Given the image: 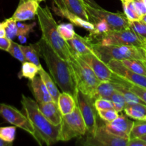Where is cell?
I'll list each match as a JSON object with an SVG mask.
<instances>
[{
    "label": "cell",
    "mask_w": 146,
    "mask_h": 146,
    "mask_svg": "<svg viewBox=\"0 0 146 146\" xmlns=\"http://www.w3.org/2000/svg\"><path fill=\"white\" fill-rule=\"evenodd\" d=\"M94 99L95 98L84 94L79 90L77 91L76 103L85 123L87 132L89 133V135H92L98 127V113L94 106Z\"/></svg>",
    "instance_id": "obj_9"
},
{
    "label": "cell",
    "mask_w": 146,
    "mask_h": 146,
    "mask_svg": "<svg viewBox=\"0 0 146 146\" xmlns=\"http://www.w3.org/2000/svg\"><path fill=\"white\" fill-rule=\"evenodd\" d=\"M144 48L145 49H146V39L144 40Z\"/></svg>",
    "instance_id": "obj_49"
},
{
    "label": "cell",
    "mask_w": 146,
    "mask_h": 146,
    "mask_svg": "<svg viewBox=\"0 0 146 146\" xmlns=\"http://www.w3.org/2000/svg\"><path fill=\"white\" fill-rule=\"evenodd\" d=\"M94 29L90 33V37H94L102 35L107 31H110V28L107 23L103 20H100L94 24Z\"/></svg>",
    "instance_id": "obj_37"
},
{
    "label": "cell",
    "mask_w": 146,
    "mask_h": 146,
    "mask_svg": "<svg viewBox=\"0 0 146 146\" xmlns=\"http://www.w3.org/2000/svg\"><path fill=\"white\" fill-rule=\"evenodd\" d=\"M133 2L137 11L142 16V17L144 15H146V5L142 0H133Z\"/></svg>",
    "instance_id": "obj_41"
},
{
    "label": "cell",
    "mask_w": 146,
    "mask_h": 146,
    "mask_svg": "<svg viewBox=\"0 0 146 146\" xmlns=\"http://www.w3.org/2000/svg\"><path fill=\"white\" fill-rule=\"evenodd\" d=\"M68 61L74 73L77 89L95 98L97 88L100 83V79L91 68L73 52Z\"/></svg>",
    "instance_id": "obj_5"
},
{
    "label": "cell",
    "mask_w": 146,
    "mask_h": 146,
    "mask_svg": "<svg viewBox=\"0 0 146 146\" xmlns=\"http://www.w3.org/2000/svg\"><path fill=\"white\" fill-rule=\"evenodd\" d=\"M0 115L11 125L24 130L35 139L36 134L31 123L25 114L17 108L6 104H0Z\"/></svg>",
    "instance_id": "obj_10"
},
{
    "label": "cell",
    "mask_w": 146,
    "mask_h": 146,
    "mask_svg": "<svg viewBox=\"0 0 146 146\" xmlns=\"http://www.w3.org/2000/svg\"><path fill=\"white\" fill-rule=\"evenodd\" d=\"M127 86L132 92L137 96L140 98H141L142 101L146 104V88L144 87L139 86L135 85V84L127 83Z\"/></svg>",
    "instance_id": "obj_39"
},
{
    "label": "cell",
    "mask_w": 146,
    "mask_h": 146,
    "mask_svg": "<svg viewBox=\"0 0 146 146\" xmlns=\"http://www.w3.org/2000/svg\"><path fill=\"white\" fill-rule=\"evenodd\" d=\"M57 105L62 115H67L72 112L77 106L76 100L70 94L66 92L60 93L57 100Z\"/></svg>",
    "instance_id": "obj_21"
},
{
    "label": "cell",
    "mask_w": 146,
    "mask_h": 146,
    "mask_svg": "<svg viewBox=\"0 0 146 146\" xmlns=\"http://www.w3.org/2000/svg\"><path fill=\"white\" fill-rule=\"evenodd\" d=\"M60 125V141L67 142L72 138L83 136L87 133L85 123L77 106L72 112L62 115Z\"/></svg>",
    "instance_id": "obj_6"
},
{
    "label": "cell",
    "mask_w": 146,
    "mask_h": 146,
    "mask_svg": "<svg viewBox=\"0 0 146 146\" xmlns=\"http://www.w3.org/2000/svg\"><path fill=\"white\" fill-rule=\"evenodd\" d=\"M98 115L101 119L106 122H112L118 117L119 114L116 110L114 108H110V109L102 110V111H97Z\"/></svg>",
    "instance_id": "obj_38"
},
{
    "label": "cell",
    "mask_w": 146,
    "mask_h": 146,
    "mask_svg": "<svg viewBox=\"0 0 146 146\" xmlns=\"http://www.w3.org/2000/svg\"><path fill=\"white\" fill-rule=\"evenodd\" d=\"M72 51L78 56L93 53L92 44L90 37H83L79 34H75L74 38L67 41Z\"/></svg>",
    "instance_id": "obj_17"
},
{
    "label": "cell",
    "mask_w": 146,
    "mask_h": 146,
    "mask_svg": "<svg viewBox=\"0 0 146 146\" xmlns=\"http://www.w3.org/2000/svg\"><path fill=\"white\" fill-rule=\"evenodd\" d=\"M21 104L23 111L35 131V141L40 145L50 146L60 141L61 125H54L42 114L37 101L30 97L21 95Z\"/></svg>",
    "instance_id": "obj_2"
},
{
    "label": "cell",
    "mask_w": 146,
    "mask_h": 146,
    "mask_svg": "<svg viewBox=\"0 0 146 146\" xmlns=\"http://www.w3.org/2000/svg\"><path fill=\"white\" fill-rule=\"evenodd\" d=\"M29 87L37 104L53 101L40 76H36L30 80Z\"/></svg>",
    "instance_id": "obj_18"
},
{
    "label": "cell",
    "mask_w": 146,
    "mask_h": 146,
    "mask_svg": "<svg viewBox=\"0 0 146 146\" xmlns=\"http://www.w3.org/2000/svg\"><path fill=\"white\" fill-rule=\"evenodd\" d=\"M142 138V139L144 140L145 141H146V135H144V136L141 137V138Z\"/></svg>",
    "instance_id": "obj_48"
},
{
    "label": "cell",
    "mask_w": 146,
    "mask_h": 146,
    "mask_svg": "<svg viewBox=\"0 0 146 146\" xmlns=\"http://www.w3.org/2000/svg\"><path fill=\"white\" fill-rule=\"evenodd\" d=\"M110 69L121 79L139 86L146 88V76L135 73L125 66L120 61L112 60L107 64Z\"/></svg>",
    "instance_id": "obj_13"
},
{
    "label": "cell",
    "mask_w": 146,
    "mask_h": 146,
    "mask_svg": "<svg viewBox=\"0 0 146 146\" xmlns=\"http://www.w3.org/2000/svg\"><path fill=\"white\" fill-rule=\"evenodd\" d=\"M21 1V2H24V1H27V0H20Z\"/></svg>",
    "instance_id": "obj_52"
},
{
    "label": "cell",
    "mask_w": 146,
    "mask_h": 146,
    "mask_svg": "<svg viewBox=\"0 0 146 146\" xmlns=\"http://www.w3.org/2000/svg\"><path fill=\"white\" fill-rule=\"evenodd\" d=\"M7 52L9 53L14 58L19 61L21 63L26 61L25 56H24V52H23L21 45L13 41V40L11 41V45H10Z\"/></svg>",
    "instance_id": "obj_36"
},
{
    "label": "cell",
    "mask_w": 146,
    "mask_h": 146,
    "mask_svg": "<svg viewBox=\"0 0 146 146\" xmlns=\"http://www.w3.org/2000/svg\"><path fill=\"white\" fill-rule=\"evenodd\" d=\"M16 126H6L0 127V138L12 143L15 139L16 136Z\"/></svg>",
    "instance_id": "obj_35"
},
{
    "label": "cell",
    "mask_w": 146,
    "mask_h": 146,
    "mask_svg": "<svg viewBox=\"0 0 146 146\" xmlns=\"http://www.w3.org/2000/svg\"><path fill=\"white\" fill-rule=\"evenodd\" d=\"M142 1H143V2H144V4L146 5V0H142Z\"/></svg>",
    "instance_id": "obj_51"
},
{
    "label": "cell",
    "mask_w": 146,
    "mask_h": 146,
    "mask_svg": "<svg viewBox=\"0 0 146 146\" xmlns=\"http://www.w3.org/2000/svg\"><path fill=\"white\" fill-rule=\"evenodd\" d=\"M134 122L124 115H119L118 117L112 122H107L104 126L109 132L116 136L129 139L130 131L133 128Z\"/></svg>",
    "instance_id": "obj_14"
},
{
    "label": "cell",
    "mask_w": 146,
    "mask_h": 146,
    "mask_svg": "<svg viewBox=\"0 0 146 146\" xmlns=\"http://www.w3.org/2000/svg\"><path fill=\"white\" fill-rule=\"evenodd\" d=\"M6 36L5 28H4V23L0 22V37Z\"/></svg>",
    "instance_id": "obj_45"
},
{
    "label": "cell",
    "mask_w": 146,
    "mask_h": 146,
    "mask_svg": "<svg viewBox=\"0 0 146 146\" xmlns=\"http://www.w3.org/2000/svg\"><path fill=\"white\" fill-rule=\"evenodd\" d=\"M94 106L97 111H102V110L110 109L113 108V105L110 99L103 98H97L94 99Z\"/></svg>",
    "instance_id": "obj_40"
},
{
    "label": "cell",
    "mask_w": 146,
    "mask_h": 146,
    "mask_svg": "<svg viewBox=\"0 0 146 146\" xmlns=\"http://www.w3.org/2000/svg\"><path fill=\"white\" fill-rule=\"evenodd\" d=\"M82 1H84L85 4H87V5L90 6L92 7H94V8H102L94 0H82Z\"/></svg>",
    "instance_id": "obj_44"
},
{
    "label": "cell",
    "mask_w": 146,
    "mask_h": 146,
    "mask_svg": "<svg viewBox=\"0 0 146 146\" xmlns=\"http://www.w3.org/2000/svg\"><path fill=\"white\" fill-rule=\"evenodd\" d=\"M93 53L107 64L112 60L137 59L145 62L146 51L143 47L127 45H100L92 44Z\"/></svg>",
    "instance_id": "obj_4"
},
{
    "label": "cell",
    "mask_w": 146,
    "mask_h": 146,
    "mask_svg": "<svg viewBox=\"0 0 146 146\" xmlns=\"http://www.w3.org/2000/svg\"><path fill=\"white\" fill-rule=\"evenodd\" d=\"M12 145V143H8L7 141H4L1 138H0V146H11Z\"/></svg>",
    "instance_id": "obj_46"
},
{
    "label": "cell",
    "mask_w": 146,
    "mask_h": 146,
    "mask_svg": "<svg viewBox=\"0 0 146 146\" xmlns=\"http://www.w3.org/2000/svg\"><path fill=\"white\" fill-rule=\"evenodd\" d=\"M72 24H61L57 26V30L61 36L65 41H69L74 38L76 33L74 30V27Z\"/></svg>",
    "instance_id": "obj_33"
},
{
    "label": "cell",
    "mask_w": 146,
    "mask_h": 146,
    "mask_svg": "<svg viewBox=\"0 0 146 146\" xmlns=\"http://www.w3.org/2000/svg\"><path fill=\"white\" fill-rule=\"evenodd\" d=\"M145 51H146V49H145ZM145 64H146V60H145Z\"/></svg>",
    "instance_id": "obj_53"
},
{
    "label": "cell",
    "mask_w": 146,
    "mask_h": 146,
    "mask_svg": "<svg viewBox=\"0 0 146 146\" xmlns=\"http://www.w3.org/2000/svg\"><path fill=\"white\" fill-rule=\"evenodd\" d=\"M38 24L42 31V38L63 59L68 61L72 55L71 48L57 30V26L49 7L39 6L37 14Z\"/></svg>",
    "instance_id": "obj_3"
},
{
    "label": "cell",
    "mask_w": 146,
    "mask_h": 146,
    "mask_svg": "<svg viewBox=\"0 0 146 146\" xmlns=\"http://www.w3.org/2000/svg\"><path fill=\"white\" fill-rule=\"evenodd\" d=\"M128 141L129 139L120 138L111 133L102 125H98L92 135L87 137L84 144L96 146H127Z\"/></svg>",
    "instance_id": "obj_11"
},
{
    "label": "cell",
    "mask_w": 146,
    "mask_h": 146,
    "mask_svg": "<svg viewBox=\"0 0 146 146\" xmlns=\"http://www.w3.org/2000/svg\"><path fill=\"white\" fill-rule=\"evenodd\" d=\"M123 4L124 14L130 21H137L142 19V16L138 13L134 6L133 0H120Z\"/></svg>",
    "instance_id": "obj_25"
},
{
    "label": "cell",
    "mask_w": 146,
    "mask_h": 146,
    "mask_svg": "<svg viewBox=\"0 0 146 146\" xmlns=\"http://www.w3.org/2000/svg\"><path fill=\"white\" fill-rule=\"evenodd\" d=\"M141 20H142V21H144V22L145 23V24H146V15H144V16H143V17H142Z\"/></svg>",
    "instance_id": "obj_47"
},
{
    "label": "cell",
    "mask_w": 146,
    "mask_h": 146,
    "mask_svg": "<svg viewBox=\"0 0 146 146\" xmlns=\"http://www.w3.org/2000/svg\"><path fill=\"white\" fill-rule=\"evenodd\" d=\"M130 28L144 41L146 39V24L143 21H130Z\"/></svg>",
    "instance_id": "obj_34"
},
{
    "label": "cell",
    "mask_w": 146,
    "mask_h": 146,
    "mask_svg": "<svg viewBox=\"0 0 146 146\" xmlns=\"http://www.w3.org/2000/svg\"><path fill=\"white\" fill-rule=\"evenodd\" d=\"M12 40L9 39L7 37H0V49L3 50V51H7L9 48L10 45Z\"/></svg>",
    "instance_id": "obj_42"
},
{
    "label": "cell",
    "mask_w": 146,
    "mask_h": 146,
    "mask_svg": "<svg viewBox=\"0 0 146 146\" xmlns=\"http://www.w3.org/2000/svg\"><path fill=\"white\" fill-rule=\"evenodd\" d=\"M94 38L97 40L95 44L100 45H127L144 48V41L130 28L118 31L111 30Z\"/></svg>",
    "instance_id": "obj_8"
},
{
    "label": "cell",
    "mask_w": 146,
    "mask_h": 146,
    "mask_svg": "<svg viewBox=\"0 0 146 146\" xmlns=\"http://www.w3.org/2000/svg\"><path fill=\"white\" fill-rule=\"evenodd\" d=\"M38 74L41 77L43 83L44 84L47 91L50 93V96H51L52 98L53 101L57 103V100H58L59 96H60V92L58 88H57L54 80L50 77V74L42 67L40 68Z\"/></svg>",
    "instance_id": "obj_22"
},
{
    "label": "cell",
    "mask_w": 146,
    "mask_h": 146,
    "mask_svg": "<svg viewBox=\"0 0 146 146\" xmlns=\"http://www.w3.org/2000/svg\"><path fill=\"white\" fill-rule=\"evenodd\" d=\"M120 61L133 72L146 76V64L144 61L137 59H124Z\"/></svg>",
    "instance_id": "obj_26"
},
{
    "label": "cell",
    "mask_w": 146,
    "mask_h": 146,
    "mask_svg": "<svg viewBox=\"0 0 146 146\" xmlns=\"http://www.w3.org/2000/svg\"><path fill=\"white\" fill-rule=\"evenodd\" d=\"M109 99L110 100V101L113 104L114 109L116 110L118 113L124 111L125 108L127 106V104H126V101L123 94L120 91H117V90L112 94V96L110 97Z\"/></svg>",
    "instance_id": "obj_30"
},
{
    "label": "cell",
    "mask_w": 146,
    "mask_h": 146,
    "mask_svg": "<svg viewBox=\"0 0 146 146\" xmlns=\"http://www.w3.org/2000/svg\"><path fill=\"white\" fill-rule=\"evenodd\" d=\"M84 7L88 14L89 21L93 24L100 20H103L107 23L110 31H118L130 28V21L123 13L110 12L102 8H94L85 4Z\"/></svg>",
    "instance_id": "obj_7"
},
{
    "label": "cell",
    "mask_w": 146,
    "mask_h": 146,
    "mask_svg": "<svg viewBox=\"0 0 146 146\" xmlns=\"http://www.w3.org/2000/svg\"><path fill=\"white\" fill-rule=\"evenodd\" d=\"M21 46L23 50V52H24L26 61L33 63L40 68L42 67L41 65V63H40V58H39V51L37 48H36L31 44L28 46L21 45Z\"/></svg>",
    "instance_id": "obj_27"
},
{
    "label": "cell",
    "mask_w": 146,
    "mask_h": 146,
    "mask_svg": "<svg viewBox=\"0 0 146 146\" xmlns=\"http://www.w3.org/2000/svg\"><path fill=\"white\" fill-rule=\"evenodd\" d=\"M127 146H146V141L140 138H135L130 139Z\"/></svg>",
    "instance_id": "obj_43"
},
{
    "label": "cell",
    "mask_w": 146,
    "mask_h": 146,
    "mask_svg": "<svg viewBox=\"0 0 146 146\" xmlns=\"http://www.w3.org/2000/svg\"><path fill=\"white\" fill-rule=\"evenodd\" d=\"M116 91L115 82L100 81L96 91L95 98H103L109 99L112 94Z\"/></svg>",
    "instance_id": "obj_24"
},
{
    "label": "cell",
    "mask_w": 146,
    "mask_h": 146,
    "mask_svg": "<svg viewBox=\"0 0 146 146\" xmlns=\"http://www.w3.org/2000/svg\"><path fill=\"white\" fill-rule=\"evenodd\" d=\"M36 25V23L24 24L21 21H17V37L21 43H24L27 41V37L32 31L33 28Z\"/></svg>",
    "instance_id": "obj_29"
},
{
    "label": "cell",
    "mask_w": 146,
    "mask_h": 146,
    "mask_svg": "<svg viewBox=\"0 0 146 146\" xmlns=\"http://www.w3.org/2000/svg\"><path fill=\"white\" fill-rule=\"evenodd\" d=\"M57 5L62 7L70 12L79 16L81 18L89 21L88 14L84 7V3L82 0H54Z\"/></svg>",
    "instance_id": "obj_20"
},
{
    "label": "cell",
    "mask_w": 146,
    "mask_h": 146,
    "mask_svg": "<svg viewBox=\"0 0 146 146\" xmlns=\"http://www.w3.org/2000/svg\"><path fill=\"white\" fill-rule=\"evenodd\" d=\"M21 76L22 77H24L26 78H28L29 80H31L37 76L38 74L40 67L37 66L33 63L29 62V61H24L21 63ZM42 68V67H41Z\"/></svg>",
    "instance_id": "obj_28"
},
{
    "label": "cell",
    "mask_w": 146,
    "mask_h": 146,
    "mask_svg": "<svg viewBox=\"0 0 146 146\" xmlns=\"http://www.w3.org/2000/svg\"><path fill=\"white\" fill-rule=\"evenodd\" d=\"M146 135V121H137L134 122L133 128L129 135V140L141 138Z\"/></svg>",
    "instance_id": "obj_31"
},
{
    "label": "cell",
    "mask_w": 146,
    "mask_h": 146,
    "mask_svg": "<svg viewBox=\"0 0 146 146\" xmlns=\"http://www.w3.org/2000/svg\"><path fill=\"white\" fill-rule=\"evenodd\" d=\"M39 54L44 60L55 84L62 89L72 96L76 100L78 89L72 68L69 61L60 56L44 38H41L36 44Z\"/></svg>",
    "instance_id": "obj_1"
},
{
    "label": "cell",
    "mask_w": 146,
    "mask_h": 146,
    "mask_svg": "<svg viewBox=\"0 0 146 146\" xmlns=\"http://www.w3.org/2000/svg\"><path fill=\"white\" fill-rule=\"evenodd\" d=\"M78 56L91 68V69L95 74L100 81L119 82L123 80L116 76L110 69L107 64L102 61L94 53H90L85 55Z\"/></svg>",
    "instance_id": "obj_12"
},
{
    "label": "cell",
    "mask_w": 146,
    "mask_h": 146,
    "mask_svg": "<svg viewBox=\"0 0 146 146\" xmlns=\"http://www.w3.org/2000/svg\"><path fill=\"white\" fill-rule=\"evenodd\" d=\"M40 3L37 0H27L20 2L12 15V18L17 21H25L34 19L37 16Z\"/></svg>",
    "instance_id": "obj_15"
},
{
    "label": "cell",
    "mask_w": 146,
    "mask_h": 146,
    "mask_svg": "<svg viewBox=\"0 0 146 146\" xmlns=\"http://www.w3.org/2000/svg\"><path fill=\"white\" fill-rule=\"evenodd\" d=\"M5 28L6 37L13 40L17 34V21L12 17L7 19L3 21Z\"/></svg>",
    "instance_id": "obj_32"
},
{
    "label": "cell",
    "mask_w": 146,
    "mask_h": 146,
    "mask_svg": "<svg viewBox=\"0 0 146 146\" xmlns=\"http://www.w3.org/2000/svg\"><path fill=\"white\" fill-rule=\"evenodd\" d=\"M52 10L58 16L67 19L73 25L77 26V27H82V28L89 31L90 32H91V31L94 30V25L91 21H87V20L81 18L79 16L70 12V11L66 9L64 7L57 5L54 2H53L52 5Z\"/></svg>",
    "instance_id": "obj_16"
},
{
    "label": "cell",
    "mask_w": 146,
    "mask_h": 146,
    "mask_svg": "<svg viewBox=\"0 0 146 146\" xmlns=\"http://www.w3.org/2000/svg\"><path fill=\"white\" fill-rule=\"evenodd\" d=\"M37 1H38L39 3H40V2H42V1H45V0H37Z\"/></svg>",
    "instance_id": "obj_50"
},
{
    "label": "cell",
    "mask_w": 146,
    "mask_h": 146,
    "mask_svg": "<svg viewBox=\"0 0 146 146\" xmlns=\"http://www.w3.org/2000/svg\"><path fill=\"white\" fill-rule=\"evenodd\" d=\"M125 113L130 118L137 121H146V104H136L126 106Z\"/></svg>",
    "instance_id": "obj_23"
},
{
    "label": "cell",
    "mask_w": 146,
    "mask_h": 146,
    "mask_svg": "<svg viewBox=\"0 0 146 146\" xmlns=\"http://www.w3.org/2000/svg\"><path fill=\"white\" fill-rule=\"evenodd\" d=\"M38 107L43 115L54 125H60L62 115L59 109L57 103L51 101L45 103H39Z\"/></svg>",
    "instance_id": "obj_19"
}]
</instances>
